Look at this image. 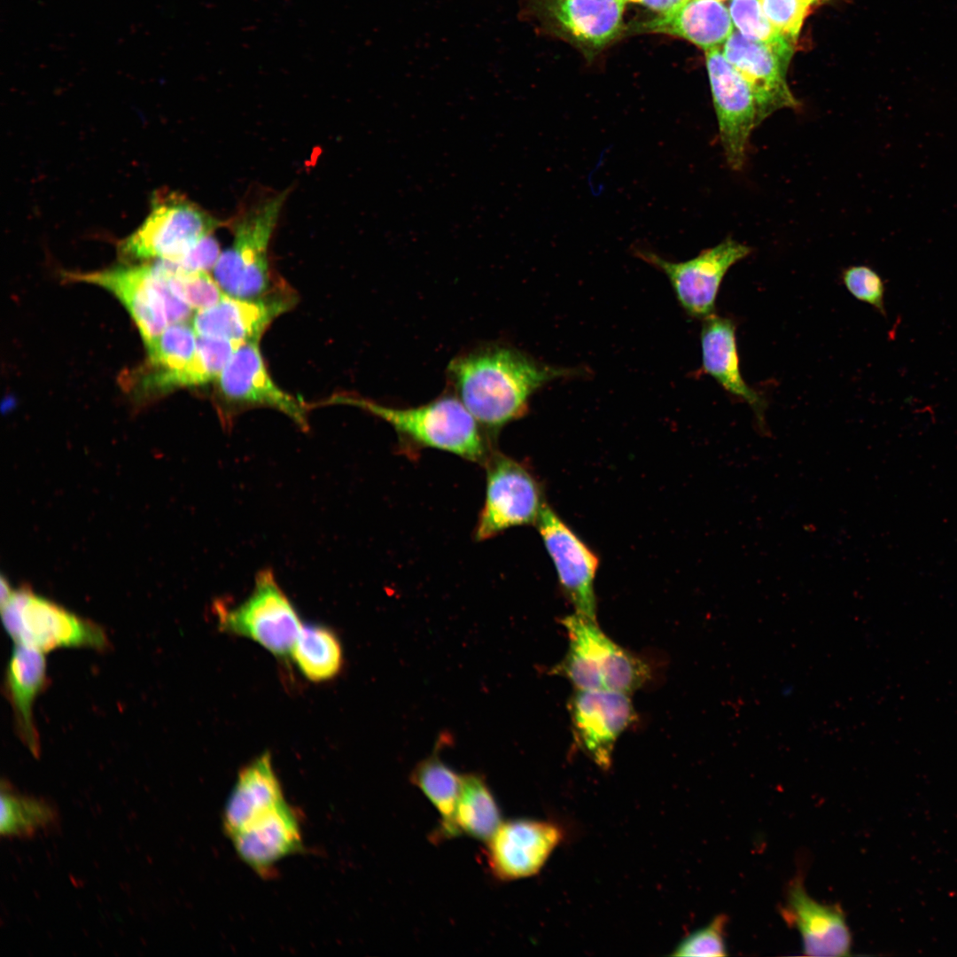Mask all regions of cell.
I'll return each mask as SVG.
<instances>
[{
    "label": "cell",
    "mask_w": 957,
    "mask_h": 957,
    "mask_svg": "<svg viewBox=\"0 0 957 957\" xmlns=\"http://www.w3.org/2000/svg\"><path fill=\"white\" fill-rule=\"evenodd\" d=\"M568 372L500 344L469 350L447 367L455 395L479 425L494 434L525 415L538 389Z\"/></svg>",
    "instance_id": "cell-1"
},
{
    "label": "cell",
    "mask_w": 957,
    "mask_h": 957,
    "mask_svg": "<svg viewBox=\"0 0 957 957\" xmlns=\"http://www.w3.org/2000/svg\"><path fill=\"white\" fill-rule=\"evenodd\" d=\"M329 402L368 411L390 424L402 440L417 447L447 451L475 463L488 457L482 427L455 394L411 408L385 406L350 394L336 395Z\"/></svg>",
    "instance_id": "cell-2"
},
{
    "label": "cell",
    "mask_w": 957,
    "mask_h": 957,
    "mask_svg": "<svg viewBox=\"0 0 957 957\" xmlns=\"http://www.w3.org/2000/svg\"><path fill=\"white\" fill-rule=\"evenodd\" d=\"M562 624L569 638L564 657L552 670L576 689H607L630 694L650 678L648 665L609 638L596 621L577 613Z\"/></svg>",
    "instance_id": "cell-3"
},
{
    "label": "cell",
    "mask_w": 957,
    "mask_h": 957,
    "mask_svg": "<svg viewBox=\"0 0 957 957\" xmlns=\"http://www.w3.org/2000/svg\"><path fill=\"white\" fill-rule=\"evenodd\" d=\"M286 191L251 206L236 220L232 245L214 268V278L230 297L257 300L275 292L268 258L271 236L286 199Z\"/></svg>",
    "instance_id": "cell-4"
},
{
    "label": "cell",
    "mask_w": 957,
    "mask_h": 957,
    "mask_svg": "<svg viewBox=\"0 0 957 957\" xmlns=\"http://www.w3.org/2000/svg\"><path fill=\"white\" fill-rule=\"evenodd\" d=\"M219 225L218 220L184 196L158 191L144 222L120 243V254L125 261L158 258L176 262Z\"/></svg>",
    "instance_id": "cell-5"
},
{
    "label": "cell",
    "mask_w": 957,
    "mask_h": 957,
    "mask_svg": "<svg viewBox=\"0 0 957 957\" xmlns=\"http://www.w3.org/2000/svg\"><path fill=\"white\" fill-rule=\"evenodd\" d=\"M1 611L3 625L14 642L43 653L60 648L105 650L110 645L101 626L35 595L28 588L13 591Z\"/></svg>",
    "instance_id": "cell-6"
},
{
    "label": "cell",
    "mask_w": 957,
    "mask_h": 957,
    "mask_svg": "<svg viewBox=\"0 0 957 957\" xmlns=\"http://www.w3.org/2000/svg\"><path fill=\"white\" fill-rule=\"evenodd\" d=\"M66 277L98 284L112 292L134 319L144 344L159 337L167 324L185 322L191 308L176 297L156 261L151 265L121 266Z\"/></svg>",
    "instance_id": "cell-7"
},
{
    "label": "cell",
    "mask_w": 957,
    "mask_h": 957,
    "mask_svg": "<svg viewBox=\"0 0 957 957\" xmlns=\"http://www.w3.org/2000/svg\"><path fill=\"white\" fill-rule=\"evenodd\" d=\"M222 631L250 639L275 657L287 659L302 628L300 616L273 572L263 570L240 604L216 607Z\"/></svg>",
    "instance_id": "cell-8"
},
{
    "label": "cell",
    "mask_w": 957,
    "mask_h": 957,
    "mask_svg": "<svg viewBox=\"0 0 957 957\" xmlns=\"http://www.w3.org/2000/svg\"><path fill=\"white\" fill-rule=\"evenodd\" d=\"M486 462V495L475 530L477 541L537 522L545 505L538 481L522 463L500 453H493Z\"/></svg>",
    "instance_id": "cell-9"
},
{
    "label": "cell",
    "mask_w": 957,
    "mask_h": 957,
    "mask_svg": "<svg viewBox=\"0 0 957 957\" xmlns=\"http://www.w3.org/2000/svg\"><path fill=\"white\" fill-rule=\"evenodd\" d=\"M750 253L749 246L730 237L680 262L665 260L650 251H635L639 258L667 276L680 305L688 315L698 319L714 314L717 295L726 273Z\"/></svg>",
    "instance_id": "cell-10"
},
{
    "label": "cell",
    "mask_w": 957,
    "mask_h": 957,
    "mask_svg": "<svg viewBox=\"0 0 957 957\" xmlns=\"http://www.w3.org/2000/svg\"><path fill=\"white\" fill-rule=\"evenodd\" d=\"M705 56L725 157L734 170H741L746 160L751 134L760 123L757 101L747 81L720 48L705 51Z\"/></svg>",
    "instance_id": "cell-11"
},
{
    "label": "cell",
    "mask_w": 957,
    "mask_h": 957,
    "mask_svg": "<svg viewBox=\"0 0 957 957\" xmlns=\"http://www.w3.org/2000/svg\"><path fill=\"white\" fill-rule=\"evenodd\" d=\"M568 709L576 743L597 766L609 768L618 738L636 720L628 694L575 689Z\"/></svg>",
    "instance_id": "cell-12"
},
{
    "label": "cell",
    "mask_w": 957,
    "mask_h": 957,
    "mask_svg": "<svg viewBox=\"0 0 957 957\" xmlns=\"http://www.w3.org/2000/svg\"><path fill=\"white\" fill-rule=\"evenodd\" d=\"M215 381L226 415L245 408L265 406L283 412L300 428L307 429L305 405L272 381L258 342L241 344Z\"/></svg>",
    "instance_id": "cell-13"
},
{
    "label": "cell",
    "mask_w": 957,
    "mask_h": 957,
    "mask_svg": "<svg viewBox=\"0 0 957 957\" xmlns=\"http://www.w3.org/2000/svg\"><path fill=\"white\" fill-rule=\"evenodd\" d=\"M722 52L751 86L759 122L777 110L798 105L786 82L793 44L772 45L733 31L724 43Z\"/></svg>",
    "instance_id": "cell-14"
},
{
    "label": "cell",
    "mask_w": 957,
    "mask_h": 957,
    "mask_svg": "<svg viewBox=\"0 0 957 957\" xmlns=\"http://www.w3.org/2000/svg\"><path fill=\"white\" fill-rule=\"evenodd\" d=\"M564 832L556 822L532 819L503 821L486 842V860L500 881H513L536 875Z\"/></svg>",
    "instance_id": "cell-15"
},
{
    "label": "cell",
    "mask_w": 957,
    "mask_h": 957,
    "mask_svg": "<svg viewBox=\"0 0 957 957\" xmlns=\"http://www.w3.org/2000/svg\"><path fill=\"white\" fill-rule=\"evenodd\" d=\"M536 523L575 613L596 621V556L549 506L544 505Z\"/></svg>",
    "instance_id": "cell-16"
},
{
    "label": "cell",
    "mask_w": 957,
    "mask_h": 957,
    "mask_svg": "<svg viewBox=\"0 0 957 957\" xmlns=\"http://www.w3.org/2000/svg\"><path fill=\"white\" fill-rule=\"evenodd\" d=\"M625 0H535L541 21L555 35L595 54L623 30Z\"/></svg>",
    "instance_id": "cell-17"
},
{
    "label": "cell",
    "mask_w": 957,
    "mask_h": 957,
    "mask_svg": "<svg viewBox=\"0 0 957 957\" xmlns=\"http://www.w3.org/2000/svg\"><path fill=\"white\" fill-rule=\"evenodd\" d=\"M198 335L186 323H172L146 344L148 361L138 385L144 392H165L213 381L197 347Z\"/></svg>",
    "instance_id": "cell-18"
},
{
    "label": "cell",
    "mask_w": 957,
    "mask_h": 957,
    "mask_svg": "<svg viewBox=\"0 0 957 957\" xmlns=\"http://www.w3.org/2000/svg\"><path fill=\"white\" fill-rule=\"evenodd\" d=\"M781 915L798 930L805 955H850L852 934L843 909L836 904L825 905L813 899L800 876L790 883Z\"/></svg>",
    "instance_id": "cell-19"
},
{
    "label": "cell",
    "mask_w": 957,
    "mask_h": 957,
    "mask_svg": "<svg viewBox=\"0 0 957 957\" xmlns=\"http://www.w3.org/2000/svg\"><path fill=\"white\" fill-rule=\"evenodd\" d=\"M292 299L284 291L257 300L224 294L215 305L198 310L192 327L198 336L239 344L259 342L270 323L290 308Z\"/></svg>",
    "instance_id": "cell-20"
},
{
    "label": "cell",
    "mask_w": 957,
    "mask_h": 957,
    "mask_svg": "<svg viewBox=\"0 0 957 957\" xmlns=\"http://www.w3.org/2000/svg\"><path fill=\"white\" fill-rule=\"evenodd\" d=\"M229 837L242 860L261 876L269 875L279 860L302 849L298 813L285 800Z\"/></svg>",
    "instance_id": "cell-21"
},
{
    "label": "cell",
    "mask_w": 957,
    "mask_h": 957,
    "mask_svg": "<svg viewBox=\"0 0 957 957\" xmlns=\"http://www.w3.org/2000/svg\"><path fill=\"white\" fill-rule=\"evenodd\" d=\"M702 364L727 392L746 402L754 412L759 427L766 433L763 396L750 387L742 377L735 338V323L715 314L704 319L701 331Z\"/></svg>",
    "instance_id": "cell-22"
},
{
    "label": "cell",
    "mask_w": 957,
    "mask_h": 957,
    "mask_svg": "<svg viewBox=\"0 0 957 957\" xmlns=\"http://www.w3.org/2000/svg\"><path fill=\"white\" fill-rule=\"evenodd\" d=\"M271 755L266 751L238 772L223 810L224 830L230 836L253 824L284 801Z\"/></svg>",
    "instance_id": "cell-23"
},
{
    "label": "cell",
    "mask_w": 957,
    "mask_h": 957,
    "mask_svg": "<svg viewBox=\"0 0 957 957\" xmlns=\"http://www.w3.org/2000/svg\"><path fill=\"white\" fill-rule=\"evenodd\" d=\"M47 682L43 652L15 643L6 667L4 688L13 711L16 732L36 758L40 755L41 748L33 708Z\"/></svg>",
    "instance_id": "cell-24"
},
{
    "label": "cell",
    "mask_w": 957,
    "mask_h": 957,
    "mask_svg": "<svg viewBox=\"0 0 957 957\" xmlns=\"http://www.w3.org/2000/svg\"><path fill=\"white\" fill-rule=\"evenodd\" d=\"M733 27L729 11L720 0H685L636 28L642 33L678 36L707 51L720 48Z\"/></svg>",
    "instance_id": "cell-25"
},
{
    "label": "cell",
    "mask_w": 957,
    "mask_h": 957,
    "mask_svg": "<svg viewBox=\"0 0 957 957\" xmlns=\"http://www.w3.org/2000/svg\"><path fill=\"white\" fill-rule=\"evenodd\" d=\"M435 750L426 759L418 762L410 774V782L416 786L440 815V828L433 838L456 836L455 813L462 785V774L447 766Z\"/></svg>",
    "instance_id": "cell-26"
},
{
    "label": "cell",
    "mask_w": 957,
    "mask_h": 957,
    "mask_svg": "<svg viewBox=\"0 0 957 957\" xmlns=\"http://www.w3.org/2000/svg\"><path fill=\"white\" fill-rule=\"evenodd\" d=\"M291 657L300 673L309 681L317 683L336 678L344 663L338 636L322 624L302 626Z\"/></svg>",
    "instance_id": "cell-27"
},
{
    "label": "cell",
    "mask_w": 957,
    "mask_h": 957,
    "mask_svg": "<svg viewBox=\"0 0 957 957\" xmlns=\"http://www.w3.org/2000/svg\"><path fill=\"white\" fill-rule=\"evenodd\" d=\"M500 807L485 778L476 773L462 774V785L455 813L456 836L486 843L502 824Z\"/></svg>",
    "instance_id": "cell-28"
},
{
    "label": "cell",
    "mask_w": 957,
    "mask_h": 957,
    "mask_svg": "<svg viewBox=\"0 0 957 957\" xmlns=\"http://www.w3.org/2000/svg\"><path fill=\"white\" fill-rule=\"evenodd\" d=\"M59 821L58 809L51 801L19 792L9 781L1 782V836L29 838L55 829Z\"/></svg>",
    "instance_id": "cell-29"
},
{
    "label": "cell",
    "mask_w": 957,
    "mask_h": 957,
    "mask_svg": "<svg viewBox=\"0 0 957 957\" xmlns=\"http://www.w3.org/2000/svg\"><path fill=\"white\" fill-rule=\"evenodd\" d=\"M171 292L191 308L198 310L218 303L225 294L206 271L187 272L175 262L157 261Z\"/></svg>",
    "instance_id": "cell-30"
},
{
    "label": "cell",
    "mask_w": 957,
    "mask_h": 957,
    "mask_svg": "<svg viewBox=\"0 0 957 957\" xmlns=\"http://www.w3.org/2000/svg\"><path fill=\"white\" fill-rule=\"evenodd\" d=\"M728 11L733 25L745 37L772 45L793 44L770 23L760 0H730Z\"/></svg>",
    "instance_id": "cell-31"
},
{
    "label": "cell",
    "mask_w": 957,
    "mask_h": 957,
    "mask_svg": "<svg viewBox=\"0 0 957 957\" xmlns=\"http://www.w3.org/2000/svg\"><path fill=\"white\" fill-rule=\"evenodd\" d=\"M726 914L715 916L706 926L686 937L675 948L674 956H727Z\"/></svg>",
    "instance_id": "cell-32"
},
{
    "label": "cell",
    "mask_w": 957,
    "mask_h": 957,
    "mask_svg": "<svg viewBox=\"0 0 957 957\" xmlns=\"http://www.w3.org/2000/svg\"><path fill=\"white\" fill-rule=\"evenodd\" d=\"M812 0H760L762 10L770 23L786 38L794 42Z\"/></svg>",
    "instance_id": "cell-33"
},
{
    "label": "cell",
    "mask_w": 957,
    "mask_h": 957,
    "mask_svg": "<svg viewBox=\"0 0 957 957\" xmlns=\"http://www.w3.org/2000/svg\"><path fill=\"white\" fill-rule=\"evenodd\" d=\"M843 281L853 297L883 312L884 287L873 269L866 266L850 267L844 271Z\"/></svg>",
    "instance_id": "cell-34"
},
{
    "label": "cell",
    "mask_w": 957,
    "mask_h": 957,
    "mask_svg": "<svg viewBox=\"0 0 957 957\" xmlns=\"http://www.w3.org/2000/svg\"><path fill=\"white\" fill-rule=\"evenodd\" d=\"M220 246L210 234L199 240L183 257L175 262L183 271H206L214 268L219 257Z\"/></svg>",
    "instance_id": "cell-35"
},
{
    "label": "cell",
    "mask_w": 957,
    "mask_h": 957,
    "mask_svg": "<svg viewBox=\"0 0 957 957\" xmlns=\"http://www.w3.org/2000/svg\"><path fill=\"white\" fill-rule=\"evenodd\" d=\"M684 1L685 0H627V2L639 3L657 12L659 14L675 8Z\"/></svg>",
    "instance_id": "cell-36"
},
{
    "label": "cell",
    "mask_w": 957,
    "mask_h": 957,
    "mask_svg": "<svg viewBox=\"0 0 957 957\" xmlns=\"http://www.w3.org/2000/svg\"><path fill=\"white\" fill-rule=\"evenodd\" d=\"M13 590L10 587L9 583L2 578L1 580V606L4 605L12 596Z\"/></svg>",
    "instance_id": "cell-37"
},
{
    "label": "cell",
    "mask_w": 957,
    "mask_h": 957,
    "mask_svg": "<svg viewBox=\"0 0 957 957\" xmlns=\"http://www.w3.org/2000/svg\"><path fill=\"white\" fill-rule=\"evenodd\" d=\"M812 1H813V2L814 3V2H816V1H820V0H812Z\"/></svg>",
    "instance_id": "cell-38"
},
{
    "label": "cell",
    "mask_w": 957,
    "mask_h": 957,
    "mask_svg": "<svg viewBox=\"0 0 957 957\" xmlns=\"http://www.w3.org/2000/svg\"><path fill=\"white\" fill-rule=\"evenodd\" d=\"M625 1L627 2V0H625Z\"/></svg>",
    "instance_id": "cell-39"
},
{
    "label": "cell",
    "mask_w": 957,
    "mask_h": 957,
    "mask_svg": "<svg viewBox=\"0 0 957 957\" xmlns=\"http://www.w3.org/2000/svg\"><path fill=\"white\" fill-rule=\"evenodd\" d=\"M720 1H722V0H720Z\"/></svg>",
    "instance_id": "cell-40"
}]
</instances>
